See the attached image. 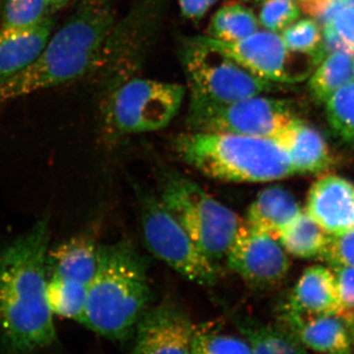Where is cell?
Segmentation results:
<instances>
[{
  "label": "cell",
  "mask_w": 354,
  "mask_h": 354,
  "mask_svg": "<svg viewBox=\"0 0 354 354\" xmlns=\"http://www.w3.org/2000/svg\"><path fill=\"white\" fill-rule=\"evenodd\" d=\"M291 53L317 58L319 64L325 57L322 50V28L313 19L295 21L281 35Z\"/></svg>",
  "instance_id": "27"
},
{
  "label": "cell",
  "mask_w": 354,
  "mask_h": 354,
  "mask_svg": "<svg viewBox=\"0 0 354 354\" xmlns=\"http://www.w3.org/2000/svg\"><path fill=\"white\" fill-rule=\"evenodd\" d=\"M305 211L330 235L354 230V183L333 174L321 177L310 187Z\"/></svg>",
  "instance_id": "13"
},
{
  "label": "cell",
  "mask_w": 354,
  "mask_h": 354,
  "mask_svg": "<svg viewBox=\"0 0 354 354\" xmlns=\"http://www.w3.org/2000/svg\"><path fill=\"white\" fill-rule=\"evenodd\" d=\"M300 8L293 0H264L259 13V24L270 32H283L298 20Z\"/></svg>",
  "instance_id": "29"
},
{
  "label": "cell",
  "mask_w": 354,
  "mask_h": 354,
  "mask_svg": "<svg viewBox=\"0 0 354 354\" xmlns=\"http://www.w3.org/2000/svg\"><path fill=\"white\" fill-rule=\"evenodd\" d=\"M0 32L28 29L48 17V0H3Z\"/></svg>",
  "instance_id": "25"
},
{
  "label": "cell",
  "mask_w": 354,
  "mask_h": 354,
  "mask_svg": "<svg viewBox=\"0 0 354 354\" xmlns=\"http://www.w3.org/2000/svg\"><path fill=\"white\" fill-rule=\"evenodd\" d=\"M138 200L144 241L151 253L193 283L215 285L216 263L200 250L160 198L140 191Z\"/></svg>",
  "instance_id": "9"
},
{
  "label": "cell",
  "mask_w": 354,
  "mask_h": 354,
  "mask_svg": "<svg viewBox=\"0 0 354 354\" xmlns=\"http://www.w3.org/2000/svg\"><path fill=\"white\" fill-rule=\"evenodd\" d=\"M97 252L99 246L87 235L62 242L48 250V276L88 286L97 270Z\"/></svg>",
  "instance_id": "18"
},
{
  "label": "cell",
  "mask_w": 354,
  "mask_h": 354,
  "mask_svg": "<svg viewBox=\"0 0 354 354\" xmlns=\"http://www.w3.org/2000/svg\"><path fill=\"white\" fill-rule=\"evenodd\" d=\"M300 9L321 28L332 24L337 14L346 6L344 0H302Z\"/></svg>",
  "instance_id": "32"
},
{
  "label": "cell",
  "mask_w": 354,
  "mask_h": 354,
  "mask_svg": "<svg viewBox=\"0 0 354 354\" xmlns=\"http://www.w3.org/2000/svg\"><path fill=\"white\" fill-rule=\"evenodd\" d=\"M192 354H251L243 337L205 330L198 328Z\"/></svg>",
  "instance_id": "28"
},
{
  "label": "cell",
  "mask_w": 354,
  "mask_h": 354,
  "mask_svg": "<svg viewBox=\"0 0 354 354\" xmlns=\"http://www.w3.org/2000/svg\"><path fill=\"white\" fill-rule=\"evenodd\" d=\"M197 330L183 310L172 304L158 305L140 319L131 354H192Z\"/></svg>",
  "instance_id": "12"
},
{
  "label": "cell",
  "mask_w": 354,
  "mask_h": 354,
  "mask_svg": "<svg viewBox=\"0 0 354 354\" xmlns=\"http://www.w3.org/2000/svg\"><path fill=\"white\" fill-rule=\"evenodd\" d=\"M279 326L305 348L315 353L332 354L351 349L348 325L337 315L308 316L281 311Z\"/></svg>",
  "instance_id": "15"
},
{
  "label": "cell",
  "mask_w": 354,
  "mask_h": 354,
  "mask_svg": "<svg viewBox=\"0 0 354 354\" xmlns=\"http://www.w3.org/2000/svg\"><path fill=\"white\" fill-rule=\"evenodd\" d=\"M321 259L333 268H354V230L332 235Z\"/></svg>",
  "instance_id": "30"
},
{
  "label": "cell",
  "mask_w": 354,
  "mask_h": 354,
  "mask_svg": "<svg viewBox=\"0 0 354 354\" xmlns=\"http://www.w3.org/2000/svg\"><path fill=\"white\" fill-rule=\"evenodd\" d=\"M218 0H179L181 13L191 21H200Z\"/></svg>",
  "instance_id": "35"
},
{
  "label": "cell",
  "mask_w": 354,
  "mask_h": 354,
  "mask_svg": "<svg viewBox=\"0 0 354 354\" xmlns=\"http://www.w3.org/2000/svg\"><path fill=\"white\" fill-rule=\"evenodd\" d=\"M150 297L148 265L135 247L127 241L100 245L80 324L109 341H127Z\"/></svg>",
  "instance_id": "3"
},
{
  "label": "cell",
  "mask_w": 354,
  "mask_h": 354,
  "mask_svg": "<svg viewBox=\"0 0 354 354\" xmlns=\"http://www.w3.org/2000/svg\"><path fill=\"white\" fill-rule=\"evenodd\" d=\"M344 3H346V6H353L354 7V0H344Z\"/></svg>",
  "instance_id": "38"
},
{
  "label": "cell",
  "mask_w": 354,
  "mask_h": 354,
  "mask_svg": "<svg viewBox=\"0 0 354 354\" xmlns=\"http://www.w3.org/2000/svg\"><path fill=\"white\" fill-rule=\"evenodd\" d=\"M299 1H302V0H299Z\"/></svg>",
  "instance_id": "43"
},
{
  "label": "cell",
  "mask_w": 354,
  "mask_h": 354,
  "mask_svg": "<svg viewBox=\"0 0 354 354\" xmlns=\"http://www.w3.org/2000/svg\"><path fill=\"white\" fill-rule=\"evenodd\" d=\"M259 1H260V0H259ZM261 1H262V2H263V1H264V0H261Z\"/></svg>",
  "instance_id": "42"
},
{
  "label": "cell",
  "mask_w": 354,
  "mask_h": 354,
  "mask_svg": "<svg viewBox=\"0 0 354 354\" xmlns=\"http://www.w3.org/2000/svg\"><path fill=\"white\" fill-rule=\"evenodd\" d=\"M321 225L302 209L299 216L279 234L278 241L286 252L301 259L322 258L330 239Z\"/></svg>",
  "instance_id": "20"
},
{
  "label": "cell",
  "mask_w": 354,
  "mask_h": 354,
  "mask_svg": "<svg viewBox=\"0 0 354 354\" xmlns=\"http://www.w3.org/2000/svg\"><path fill=\"white\" fill-rule=\"evenodd\" d=\"M297 120L288 102L263 95L228 104L190 97L187 115L191 131L271 139H276Z\"/></svg>",
  "instance_id": "8"
},
{
  "label": "cell",
  "mask_w": 354,
  "mask_h": 354,
  "mask_svg": "<svg viewBox=\"0 0 354 354\" xmlns=\"http://www.w3.org/2000/svg\"><path fill=\"white\" fill-rule=\"evenodd\" d=\"M176 150L193 169L227 183H268L295 174L276 139L191 131L176 140Z\"/></svg>",
  "instance_id": "4"
},
{
  "label": "cell",
  "mask_w": 354,
  "mask_h": 354,
  "mask_svg": "<svg viewBox=\"0 0 354 354\" xmlns=\"http://www.w3.org/2000/svg\"><path fill=\"white\" fill-rule=\"evenodd\" d=\"M322 50L325 55L339 53L354 57V50L344 39L333 24L322 28Z\"/></svg>",
  "instance_id": "33"
},
{
  "label": "cell",
  "mask_w": 354,
  "mask_h": 354,
  "mask_svg": "<svg viewBox=\"0 0 354 354\" xmlns=\"http://www.w3.org/2000/svg\"><path fill=\"white\" fill-rule=\"evenodd\" d=\"M346 325H348L349 334H351V342L354 344V321H351V322H346Z\"/></svg>",
  "instance_id": "37"
},
{
  "label": "cell",
  "mask_w": 354,
  "mask_h": 354,
  "mask_svg": "<svg viewBox=\"0 0 354 354\" xmlns=\"http://www.w3.org/2000/svg\"><path fill=\"white\" fill-rule=\"evenodd\" d=\"M326 115L335 134L354 145V81L325 102Z\"/></svg>",
  "instance_id": "26"
},
{
  "label": "cell",
  "mask_w": 354,
  "mask_h": 354,
  "mask_svg": "<svg viewBox=\"0 0 354 354\" xmlns=\"http://www.w3.org/2000/svg\"><path fill=\"white\" fill-rule=\"evenodd\" d=\"M2 1H3V0H0V7L2 6Z\"/></svg>",
  "instance_id": "41"
},
{
  "label": "cell",
  "mask_w": 354,
  "mask_h": 354,
  "mask_svg": "<svg viewBox=\"0 0 354 354\" xmlns=\"http://www.w3.org/2000/svg\"><path fill=\"white\" fill-rule=\"evenodd\" d=\"M239 323L251 354H308L307 349L281 326L265 325L251 319Z\"/></svg>",
  "instance_id": "22"
},
{
  "label": "cell",
  "mask_w": 354,
  "mask_h": 354,
  "mask_svg": "<svg viewBox=\"0 0 354 354\" xmlns=\"http://www.w3.org/2000/svg\"><path fill=\"white\" fill-rule=\"evenodd\" d=\"M69 1L70 0H48V3L50 9H58L66 6Z\"/></svg>",
  "instance_id": "36"
},
{
  "label": "cell",
  "mask_w": 354,
  "mask_h": 354,
  "mask_svg": "<svg viewBox=\"0 0 354 354\" xmlns=\"http://www.w3.org/2000/svg\"><path fill=\"white\" fill-rule=\"evenodd\" d=\"M181 62L190 97L228 104L272 92L274 85L251 73L223 51L199 38L188 41Z\"/></svg>",
  "instance_id": "7"
},
{
  "label": "cell",
  "mask_w": 354,
  "mask_h": 354,
  "mask_svg": "<svg viewBox=\"0 0 354 354\" xmlns=\"http://www.w3.org/2000/svg\"><path fill=\"white\" fill-rule=\"evenodd\" d=\"M53 19L17 31L0 32V82L29 67L41 55L51 37Z\"/></svg>",
  "instance_id": "16"
},
{
  "label": "cell",
  "mask_w": 354,
  "mask_h": 354,
  "mask_svg": "<svg viewBox=\"0 0 354 354\" xmlns=\"http://www.w3.org/2000/svg\"><path fill=\"white\" fill-rule=\"evenodd\" d=\"M88 286L48 276V299L53 315L80 324L85 312Z\"/></svg>",
  "instance_id": "24"
},
{
  "label": "cell",
  "mask_w": 354,
  "mask_h": 354,
  "mask_svg": "<svg viewBox=\"0 0 354 354\" xmlns=\"http://www.w3.org/2000/svg\"><path fill=\"white\" fill-rule=\"evenodd\" d=\"M228 268L257 290L274 288L283 281L290 261L278 239L244 221L227 254Z\"/></svg>",
  "instance_id": "11"
},
{
  "label": "cell",
  "mask_w": 354,
  "mask_h": 354,
  "mask_svg": "<svg viewBox=\"0 0 354 354\" xmlns=\"http://www.w3.org/2000/svg\"><path fill=\"white\" fill-rule=\"evenodd\" d=\"M354 81V57L329 53L323 58L308 83L312 97L325 104L337 91Z\"/></svg>",
  "instance_id": "23"
},
{
  "label": "cell",
  "mask_w": 354,
  "mask_h": 354,
  "mask_svg": "<svg viewBox=\"0 0 354 354\" xmlns=\"http://www.w3.org/2000/svg\"><path fill=\"white\" fill-rule=\"evenodd\" d=\"M297 199L281 186L261 191L247 211V225L278 239L279 234L301 213Z\"/></svg>",
  "instance_id": "19"
},
{
  "label": "cell",
  "mask_w": 354,
  "mask_h": 354,
  "mask_svg": "<svg viewBox=\"0 0 354 354\" xmlns=\"http://www.w3.org/2000/svg\"><path fill=\"white\" fill-rule=\"evenodd\" d=\"M276 140L288 153L295 174H319L329 169L332 157L327 141L299 118Z\"/></svg>",
  "instance_id": "17"
},
{
  "label": "cell",
  "mask_w": 354,
  "mask_h": 354,
  "mask_svg": "<svg viewBox=\"0 0 354 354\" xmlns=\"http://www.w3.org/2000/svg\"><path fill=\"white\" fill-rule=\"evenodd\" d=\"M185 97L180 84L134 78L118 84L102 108V124L109 138L156 131L176 118Z\"/></svg>",
  "instance_id": "6"
},
{
  "label": "cell",
  "mask_w": 354,
  "mask_h": 354,
  "mask_svg": "<svg viewBox=\"0 0 354 354\" xmlns=\"http://www.w3.org/2000/svg\"><path fill=\"white\" fill-rule=\"evenodd\" d=\"M50 225L41 218L0 254V342L8 354H31L57 341L48 299Z\"/></svg>",
  "instance_id": "1"
},
{
  "label": "cell",
  "mask_w": 354,
  "mask_h": 354,
  "mask_svg": "<svg viewBox=\"0 0 354 354\" xmlns=\"http://www.w3.org/2000/svg\"><path fill=\"white\" fill-rule=\"evenodd\" d=\"M337 32L354 50V7L344 6L332 23Z\"/></svg>",
  "instance_id": "34"
},
{
  "label": "cell",
  "mask_w": 354,
  "mask_h": 354,
  "mask_svg": "<svg viewBox=\"0 0 354 354\" xmlns=\"http://www.w3.org/2000/svg\"><path fill=\"white\" fill-rule=\"evenodd\" d=\"M198 38L223 51L254 75L272 83L297 82L317 65L313 60H299V55H304L291 53L281 35L267 30L236 43H221L207 36Z\"/></svg>",
  "instance_id": "10"
},
{
  "label": "cell",
  "mask_w": 354,
  "mask_h": 354,
  "mask_svg": "<svg viewBox=\"0 0 354 354\" xmlns=\"http://www.w3.org/2000/svg\"><path fill=\"white\" fill-rule=\"evenodd\" d=\"M332 354H353V353H351V349H348V351H341V353H332Z\"/></svg>",
  "instance_id": "39"
},
{
  "label": "cell",
  "mask_w": 354,
  "mask_h": 354,
  "mask_svg": "<svg viewBox=\"0 0 354 354\" xmlns=\"http://www.w3.org/2000/svg\"><path fill=\"white\" fill-rule=\"evenodd\" d=\"M106 0H84L29 67L0 82V102L73 82L101 64L114 30Z\"/></svg>",
  "instance_id": "2"
},
{
  "label": "cell",
  "mask_w": 354,
  "mask_h": 354,
  "mask_svg": "<svg viewBox=\"0 0 354 354\" xmlns=\"http://www.w3.org/2000/svg\"><path fill=\"white\" fill-rule=\"evenodd\" d=\"M341 311L339 317L348 321L354 316V268H334Z\"/></svg>",
  "instance_id": "31"
},
{
  "label": "cell",
  "mask_w": 354,
  "mask_h": 354,
  "mask_svg": "<svg viewBox=\"0 0 354 354\" xmlns=\"http://www.w3.org/2000/svg\"><path fill=\"white\" fill-rule=\"evenodd\" d=\"M158 198L207 257L225 259L243 225L241 216L174 171L162 174Z\"/></svg>",
  "instance_id": "5"
},
{
  "label": "cell",
  "mask_w": 354,
  "mask_h": 354,
  "mask_svg": "<svg viewBox=\"0 0 354 354\" xmlns=\"http://www.w3.org/2000/svg\"><path fill=\"white\" fill-rule=\"evenodd\" d=\"M281 311L300 315H337L341 311L334 271L311 266L302 272Z\"/></svg>",
  "instance_id": "14"
},
{
  "label": "cell",
  "mask_w": 354,
  "mask_h": 354,
  "mask_svg": "<svg viewBox=\"0 0 354 354\" xmlns=\"http://www.w3.org/2000/svg\"><path fill=\"white\" fill-rule=\"evenodd\" d=\"M259 31V21L248 7L227 2L216 10L209 23V38L221 43H236Z\"/></svg>",
  "instance_id": "21"
},
{
  "label": "cell",
  "mask_w": 354,
  "mask_h": 354,
  "mask_svg": "<svg viewBox=\"0 0 354 354\" xmlns=\"http://www.w3.org/2000/svg\"><path fill=\"white\" fill-rule=\"evenodd\" d=\"M351 321H354V316L353 317V318L349 319V320H348V321H344V322H351Z\"/></svg>",
  "instance_id": "40"
}]
</instances>
